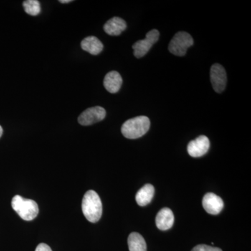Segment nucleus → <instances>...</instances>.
<instances>
[{"instance_id": "f257e3e1", "label": "nucleus", "mask_w": 251, "mask_h": 251, "mask_svg": "<svg viewBox=\"0 0 251 251\" xmlns=\"http://www.w3.org/2000/svg\"><path fill=\"white\" fill-rule=\"evenodd\" d=\"M82 210L90 222H98L103 213V206L98 193L92 190L85 193L82 199Z\"/></svg>"}, {"instance_id": "f03ea898", "label": "nucleus", "mask_w": 251, "mask_h": 251, "mask_svg": "<svg viewBox=\"0 0 251 251\" xmlns=\"http://www.w3.org/2000/svg\"><path fill=\"white\" fill-rule=\"evenodd\" d=\"M150 120L146 116H138L130 119L124 123L122 133L128 139H137L146 134L150 129Z\"/></svg>"}, {"instance_id": "7ed1b4c3", "label": "nucleus", "mask_w": 251, "mask_h": 251, "mask_svg": "<svg viewBox=\"0 0 251 251\" xmlns=\"http://www.w3.org/2000/svg\"><path fill=\"white\" fill-rule=\"evenodd\" d=\"M11 206L18 216L25 221H32L39 214L37 203L32 200L23 198L21 196L13 198Z\"/></svg>"}, {"instance_id": "20e7f679", "label": "nucleus", "mask_w": 251, "mask_h": 251, "mask_svg": "<svg viewBox=\"0 0 251 251\" xmlns=\"http://www.w3.org/2000/svg\"><path fill=\"white\" fill-rule=\"evenodd\" d=\"M193 45V39L191 34L185 31H179L170 42L168 50L172 54L182 57L186 54L187 50Z\"/></svg>"}, {"instance_id": "39448f33", "label": "nucleus", "mask_w": 251, "mask_h": 251, "mask_svg": "<svg viewBox=\"0 0 251 251\" xmlns=\"http://www.w3.org/2000/svg\"><path fill=\"white\" fill-rule=\"evenodd\" d=\"M159 36V31L157 29H152L146 34L145 39L135 42L133 45L135 57L137 58L144 57L150 51L153 44H156L158 41Z\"/></svg>"}, {"instance_id": "423d86ee", "label": "nucleus", "mask_w": 251, "mask_h": 251, "mask_svg": "<svg viewBox=\"0 0 251 251\" xmlns=\"http://www.w3.org/2000/svg\"><path fill=\"white\" fill-rule=\"evenodd\" d=\"M210 78L213 89L217 93H222L227 85V74L222 65L213 64L211 67Z\"/></svg>"}, {"instance_id": "0eeeda50", "label": "nucleus", "mask_w": 251, "mask_h": 251, "mask_svg": "<svg viewBox=\"0 0 251 251\" xmlns=\"http://www.w3.org/2000/svg\"><path fill=\"white\" fill-rule=\"evenodd\" d=\"M106 115L105 109L100 106L85 110L78 117V123L82 126H90L102 121Z\"/></svg>"}, {"instance_id": "6e6552de", "label": "nucleus", "mask_w": 251, "mask_h": 251, "mask_svg": "<svg viewBox=\"0 0 251 251\" xmlns=\"http://www.w3.org/2000/svg\"><path fill=\"white\" fill-rule=\"evenodd\" d=\"M210 142L205 135H201L188 145V153L190 156L198 158L204 156L209 151Z\"/></svg>"}, {"instance_id": "1a4fd4ad", "label": "nucleus", "mask_w": 251, "mask_h": 251, "mask_svg": "<svg viewBox=\"0 0 251 251\" xmlns=\"http://www.w3.org/2000/svg\"><path fill=\"white\" fill-rule=\"evenodd\" d=\"M202 206L208 214L218 215L224 209V203L219 196L213 193H208L203 198Z\"/></svg>"}, {"instance_id": "9d476101", "label": "nucleus", "mask_w": 251, "mask_h": 251, "mask_svg": "<svg viewBox=\"0 0 251 251\" xmlns=\"http://www.w3.org/2000/svg\"><path fill=\"white\" fill-rule=\"evenodd\" d=\"M174 214L169 208H163L157 214L156 224L157 227L161 230L171 229L174 224Z\"/></svg>"}, {"instance_id": "9b49d317", "label": "nucleus", "mask_w": 251, "mask_h": 251, "mask_svg": "<svg viewBox=\"0 0 251 251\" xmlns=\"http://www.w3.org/2000/svg\"><path fill=\"white\" fill-rule=\"evenodd\" d=\"M122 77L118 72L112 71L108 73L103 80V85L108 92L115 94L118 92L122 85Z\"/></svg>"}, {"instance_id": "f8f14e48", "label": "nucleus", "mask_w": 251, "mask_h": 251, "mask_svg": "<svg viewBox=\"0 0 251 251\" xmlns=\"http://www.w3.org/2000/svg\"><path fill=\"white\" fill-rule=\"evenodd\" d=\"M126 23L121 18L114 17L103 26L104 31L110 36H119L126 29Z\"/></svg>"}, {"instance_id": "ddd939ff", "label": "nucleus", "mask_w": 251, "mask_h": 251, "mask_svg": "<svg viewBox=\"0 0 251 251\" xmlns=\"http://www.w3.org/2000/svg\"><path fill=\"white\" fill-rule=\"evenodd\" d=\"M81 48L86 52H88L93 55H97L102 52L103 45L101 41L96 36H87L81 42Z\"/></svg>"}, {"instance_id": "4468645a", "label": "nucleus", "mask_w": 251, "mask_h": 251, "mask_svg": "<svg viewBox=\"0 0 251 251\" xmlns=\"http://www.w3.org/2000/svg\"><path fill=\"white\" fill-rule=\"evenodd\" d=\"M153 196H154V187L151 184H145L137 193L135 201L138 205L146 206L152 201Z\"/></svg>"}, {"instance_id": "2eb2a0df", "label": "nucleus", "mask_w": 251, "mask_h": 251, "mask_svg": "<svg viewBox=\"0 0 251 251\" xmlns=\"http://www.w3.org/2000/svg\"><path fill=\"white\" fill-rule=\"evenodd\" d=\"M129 251H147V244L143 236L138 232H132L128 236Z\"/></svg>"}, {"instance_id": "dca6fc26", "label": "nucleus", "mask_w": 251, "mask_h": 251, "mask_svg": "<svg viewBox=\"0 0 251 251\" xmlns=\"http://www.w3.org/2000/svg\"><path fill=\"white\" fill-rule=\"evenodd\" d=\"M23 6L25 12L30 16H37L41 13V4L38 0H27L23 1Z\"/></svg>"}, {"instance_id": "f3484780", "label": "nucleus", "mask_w": 251, "mask_h": 251, "mask_svg": "<svg viewBox=\"0 0 251 251\" xmlns=\"http://www.w3.org/2000/svg\"><path fill=\"white\" fill-rule=\"evenodd\" d=\"M191 251H222L219 248L212 247L205 244H200L193 248Z\"/></svg>"}, {"instance_id": "a211bd4d", "label": "nucleus", "mask_w": 251, "mask_h": 251, "mask_svg": "<svg viewBox=\"0 0 251 251\" xmlns=\"http://www.w3.org/2000/svg\"><path fill=\"white\" fill-rule=\"evenodd\" d=\"M35 251H52V249H50V247H49L47 244H44V243H41V244H39L36 247Z\"/></svg>"}, {"instance_id": "6ab92c4d", "label": "nucleus", "mask_w": 251, "mask_h": 251, "mask_svg": "<svg viewBox=\"0 0 251 251\" xmlns=\"http://www.w3.org/2000/svg\"><path fill=\"white\" fill-rule=\"evenodd\" d=\"M59 2L62 4H67V3L72 2V0H59Z\"/></svg>"}, {"instance_id": "aec40b11", "label": "nucleus", "mask_w": 251, "mask_h": 251, "mask_svg": "<svg viewBox=\"0 0 251 251\" xmlns=\"http://www.w3.org/2000/svg\"><path fill=\"white\" fill-rule=\"evenodd\" d=\"M2 133H3L2 127H1V126H0V138H1V135H2Z\"/></svg>"}]
</instances>
